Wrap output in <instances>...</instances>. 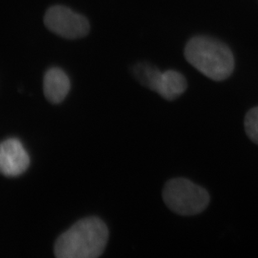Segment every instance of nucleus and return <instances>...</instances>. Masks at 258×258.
<instances>
[{
  "label": "nucleus",
  "mask_w": 258,
  "mask_h": 258,
  "mask_svg": "<svg viewBox=\"0 0 258 258\" xmlns=\"http://www.w3.org/2000/svg\"><path fill=\"white\" fill-rule=\"evenodd\" d=\"M108 237V228L102 220L95 216L82 219L56 240L55 258H99Z\"/></svg>",
  "instance_id": "f257e3e1"
},
{
  "label": "nucleus",
  "mask_w": 258,
  "mask_h": 258,
  "mask_svg": "<svg viewBox=\"0 0 258 258\" xmlns=\"http://www.w3.org/2000/svg\"><path fill=\"white\" fill-rule=\"evenodd\" d=\"M44 22L50 31L70 40L85 37L90 31L87 18L63 5L50 7L45 13Z\"/></svg>",
  "instance_id": "20e7f679"
},
{
  "label": "nucleus",
  "mask_w": 258,
  "mask_h": 258,
  "mask_svg": "<svg viewBox=\"0 0 258 258\" xmlns=\"http://www.w3.org/2000/svg\"><path fill=\"white\" fill-rule=\"evenodd\" d=\"M184 57L192 67L215 82L227 79L235 68V59L228 45L205 35H197L187 42Z\"/></svg>",
  "instance_id": "f03ea898"
},
{
  "label": "nucleus",
  "mask_w": 258,
  "mask_h": 258,
  "mask_svg": "<svg viewBox=\"0 0 258 258\" xmlns=\"http://www.w3.org/2000/svg\"><path fill=\"white\" fill-rule=\"evenodd\" d=\"M71 88L67 75L60 68L48 70L44 77V92L46 99L57 104L63 102Z\"/></svg>",
  "instance_id": "423d86ee"
},
{
  "label": "nucleus",
  "mask_w": 258,
  "mask_h": 258,
  "mask_svg": "<svg viewBox=\"0 0 258 258\" xmlns=\"http://www.w3.org/2000/svg\"><path fill=\"white\" fill-rule=\"evenodd\" d=\"M163 199L172 211L181 216L201 213L210 203L208 191L184 178L167 182L163 189Z\"/></svg>",
  "instance_id": "7ed1b4c3"
},
{
  "label": "nucleus",
  "mask_w": 258,
  "mask_h": 258,
  "mask_svg": "<svg viewBox=\"0 0 258 258\" xmlns=\"http://www.w3.org/2000/svg\"><path fill=\"white\" fill-rule=\"evenodd\" d=\"M244 126L249 139L258 144V106L247 112L244 120Z\"/></svg>",
  "instance_id": "1a4fd4ad"
},
{
  "label": "nucleus",
  "mask_w": 258,
  "mask_h": 258,
  "mask_svg": "<svg viewBox=\"0 0 258 258\" xmlns=\"http://www.w3.org/2000/svg\"><path fill=\"white\" fill-rule=\"evenodd\" d=\"M187 88L185 77L174 70L162 72L156 91L158 94L168 101H173L180 97Z\"/></svg>",
  "instance_id": "0eeeda50"
},
{
  "label": "nucleus",
  "mask_w": 258,
  "mask_h": 258,
  "mask_svg": "<svg viewBox=\"0 0 258 258\" xmlns=\"http://www.w3.org/2000/svg\"><path fill=\"white\" fill-rule=\"evenodd\" d=\"M27 151L17 139H9L0 144V173L8 177L19 176L30 166Z\"/></svg>",
  "instance_id": "39448f33"
},
{
  "label": "nucleus",
  "mask_w": 258,
  "mask_h": 258,
  "mask_svg": "<svg viewBox=\"0 0 258 258\" xmlns=\"http://www.w3.org/2000/svg\"><path fill=\"white\" fill-rule=\"evenodd\" d=\"M133 74L144 87L151 91H156L157 85L162 72L157 67L147 62L137 63L133 69Z\"/></svg>",
  "instance_id": "6e6552de"
}]
</instances>
